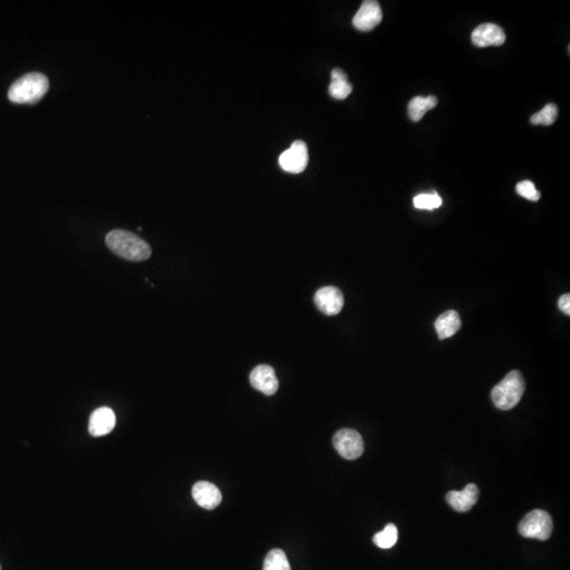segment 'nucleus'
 <instances>
[{
	"instance_id": "obj_1",
	"label": "nucleus",
	"mask_w": 570,
	"mask_h": 570,
	"mask_svg": "<svg viewBox=\"0 0 570 570\" xmlns=\"http://www.w3.org/2000/svg\"><path fill=\"white\" fill-rule=\"evenodd\" d=\"M106 244L113 254L132 262L148 260L153 254L144 239L127 230H111L106 236Z\"/></svg>"
},
{
	"instance_id": "obj_2",
	"label": "nucleus",
	"mask_w": 570,
	"mask_h": 570,
	"mask_svg": "<svg viewBox=\"0 0 570 570\" xmlns=\"http://www.w3.org/2000/svg\"><path fill=\"white\" fill-rule=\"evenodd\" d=\"M49 90V80L42 74H26L18 78L8 92L11 102L15 104H35Z\"/></svg>"
},
{
	"instance_id": "obj_3",
	"label": "nucleus",
	"mask_w": 570,
	"mask_h": 570,
	"mask_svg": "<svg viewBox=\"0 0 570 570\" xmlns=\"http://www.w3.org/2000/svg\"><path fill=\"white\" fill-rule=\"evenodd\" d=\"M525 392V380L519 371H511L493 388L491 398L497 409L508 411L519 404Z\"/></svg>"
},
{
	"instance_id": "obj_4",
	"label": "nucleus",
	"mask_w": 570,
	"mask_h": 570,
	"mask_svg": "<svg viewBox=\"0 0 570 570\" xmlns=\"http://www.w3.org/2000/svg\"><path fill=\"white\" fill-rule=\"evenodd\" d=\"M553 523L551 515L544 510L531 511L519 525V533L526 539H535L546 541L551 537Z\"/></svg>"
},
{
	"instance_id": "obj_5",
	"label": "nucleus",
	"mask_w": 570,
	"mask_h": 570,
	"mask_svg": "<svg viewBox=\"0 0 570 570\" xmlns=\"http://www.w3.org/2000/svg\"><path fill=\"white\" fill-rule=\"evenodd\" d=\"M337 452L345 460H356L363 456L365 444L363 438L356 430L341 429L333 438Z\"/></svg>"
},
{
	"instance_id": "obj_6",
	"label": "nucleus",
	"mask_w": 570,
	"mask_h": 570,
	"mask_svg": "<svg viewBox=\"0 0 570 570\" xmlns=\"http://www.w3.org/2000/svg\"><path fill=\"white\" fill-rule=\"evenodd\" d=\"M309 164V150L303 141H295L288 150L281 153L279 165L283 171L290 173H300Z\"/></svg>"
},
{
	"instance_id": "obj_7",
	"label": "nucleus",
	"mask_w": 570,
	"mask_h": 570,
	"mask_svg": "<svg viewBox=\"0 0 570 570\" xmlns=\"http://www.w3.org/2000/svg\"><path fill=\"white\" fill-rule=\"evenodd\" d=\"M317 309L327 316L338 315L345 305L343 292L335 286H325L317 291L314 297Z\"/></svg>"
},
{
	"instance_id": "obj_8",
	"label": "nucleus",
	"mask_w": 570,
	"mask_h": 570,
	"mask_svg": "<svg viewBox=\"0 0 570 570\" xmlns=\"http://www.w3.org/2000/svg\"><path fill=\"white\" fill-rule=\"evenodd\" d=\"M383 20V11L375 0H365L353 18V26L359 31H371Z\"/></svg>"
},
{
	"instance_id": "obj_9",
	"label": "nucleus",
	"mask_w": 570,
	"mask_h": 570,
	"mask_svg": "<svg viewBox=\"0 0 570 570\" xmlns=\"http://www.w3.org/2000/svg\"><path fill=\"white\" fill-rule=\"evenodd\" d=\"M250 381L252 388L264 395H274L278 391L279 381L275 370L270 365H260L254 368L250 373Z\"/></svg>"
},
{
	"instance_id": "obj_10",
	"label": "nucleus",
	"mask_w": 570,
	"mask_h": 570,
	"mask_svg": "<svg viewBox=\"0 0 570 570\" xmlns=\"http://www.w3.org/2000/svg\"><path fill=\"white\" fill-rule=\"evenodd\" d=\"M471 40L478 48L502 46L506 40V34L500 26L495 24H483L471 34Z\"/></svg>"
},
{
	"instance_id": "obj_11",
	"label": "nucleus",
	"mask_w": 570,
	"mask_h": 570,
	"mask_svg": "<svg viewBox=\"0 0 570 570\" xmlns=\"http://www.w3.org/2000/svg\"><path fill=\"white\" fill-rule=\"evenodd\" d=\"M480 491L478 486L469 484L462 491H450L447 494V503L458 512H468L478 501Z\"/></svg>"
},
{
	"instance_id": "obj_12",
	"label": "nucleus",
	"mask_w": 570,
	"mask_h": 570,
	"mask_svg": "<svg viewBox=\"0 0 570 570\" xmlns=\"http://www.w3.org/2000/svg\"><path fill=\"white\" fill-rule=\"evenodd\" d=\"M116 416L108 407L98 408L90 416L89 433L94 438L107 435L114 429Z\"/></svg>"
},
{
	"instance_id": "obj_13",
	"label": "nucleus",
	"mask_w": 570,
	"mask_h": 570,
	"mask_svg": "<svg viewBox=\"0 0 570 570\" xmlns=\"http://www.w3.org/2000/svg\"><path fill=\"white\" fill-rule=\"evenodd\" d=\"M193 497L199 506L208 510L217 508L222 502L221 491L215 485L205 481L195 484Z\"/></svg>"
},
{
	"instance_id": "obj_14",
	"label": "nucleus",
	"mask_w": 570,
	"mask_h": 570,
	"mask_svg": "<svg viewBox=\"0 0 570 570\" xmlns=\"http://www.w3.org/2000/svg\"><path fill=\"white\" fill-rule=\"evenodd\" d=\"M462 327L460 315L454 310H449L440 315L435 321V329L440 340L450 338L458 333Z\"/></svg>"
},
{
	"instance_id": "obj_15",
	"label": "nucleus",
	"mask_w": 570,
	"mask_h": 570,
	"mask_svg": "<svg viewBox=\"0 0 570 570\" xmlns=\"http://www.w3.org/2000/svg\"><path fill=\"white\" fill-rule=\"evenodd\" d=\"M353 87L347 80V76L341 69L331 71V84L329 87V94L336 100H345L351 94Z\"/></svg>"
},
{
	"instance_id": "obj_16",
	"label": "nucleus",
	"mask_w": 570,
	"mask_h": 570,
	"mask_svg": "<svg viewBox=\"0 0 570 570\" xmlns=\"http://www.w3.org/2000/svg\"><path fill=\"white\" fill-rule=\"evenodd\" d=\"M436 105H438V98L433 95H430L428 98L416 96L410 101L409 106H408L409 117L413 122H420L426 111L435 108Z\"/></svg>"
},
{
	"instance_id": "obj_17",
	"label": "nucleus",
	"mask_w": 570,
	"mask_h": 570,
	"mask_svg": "<svg viewBox=\"0 0 570 570\" xmlns=\"http://www.w3.org/2000/svg\"><path fill=\"white\" fill-rule=\"evenodd\" d=\"M398 539L397 527L394 524H388L383 531L376 533L373 537L374 544L381 549H392Z\"/></svg>"
},
{
	"instance_id": "obj_18",
	"label": "nucleus",
	"mask_w": 570,
	"mask_h": 570,
	"mask_svg": "<svg viewBox=\"0 0 570 570\" xmlns=\"http://www.w3.org/2000/svg\"><path fill=\"white\" fill-rule=\"evenodd\" d=\"M264 570H292L284 551L273 549L264 560Z\"/></svg>"
},
{
	"instance_id": "obj_19",
	"label": "nucleus",
	"mask_w": 570,
	"mask_h": 570,
	"mask_svg": "<svg viewBox=\"0 0 570 570\" xmlns=\"http://www.w3.org/2000/svg\"><path fill=\"white\" fill-rule=\"evenodd\" d=\"M558 107L555 104L546 105L541 111L530 117L531 124L551 126L558 119Z\"/></svg>"
},
{
	"instance_id": "obj_20",
	"label": "nucleus",
	"mask_w": 570,
	"mask_h": 570,
	"mask_svg": "<svg viewBox=\"0 0 570 570\" xmlns=\"http://www.w3.org/2000/svg\"><path fill=\"white\" fill-rule=\"evenodd\" d=\"M442 198L436 193H422L416 196L413 199V204L417 209L432 210L442 206Z\"/></svg>"
},
{
	"instance_id": "obj_21",
	"label": "nucleus",
	"mask_w": 570,
	"mask_h": 570,
	"mask_svg": "<svg viewBox=\"0 0 570 570\" xmlns=\"http://www.w3.org/2000/svg\"><path fill=\"white\" fill-rule=\"evenodd\" d=\"M517 193L529 201L537 202L541 198V193L537 191L535 184L531 181L519 182L517 185Z\"/></svg>"
},
{
	"instance_id": "obj_22",
	"label": "nucleus",
	"mask_w": 570,
	"mask_h": 570,
	"mask_svg": "<svg viewBox=\"0 0 570 570\" xmlns=\"http://www.w3.org/2000/svg\"><path fill=\"white\" fill-rule=\"evenodd\" d=\"M559 307L560 310L564 313V314L570 315V295L565 294L559 299Z\"/></svg>"
},
{
	"instance_id": "obj_23",
	"label": "nucleus",
	"mask_w": 570,
	"mask_h": 570,
	"mask_svg": "<svg viewBox=\"0 0 570 570\" xmlns=\"http://www.w3.org/2000/svg\"><path fill=\"white\" fill-rule=\"evenodd\" d=\"M0 570H1V568H0Z\"/></svg>"
}]
</instances>
